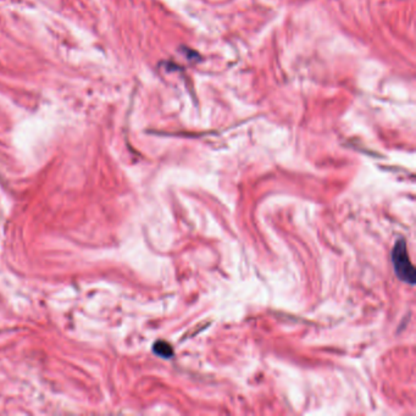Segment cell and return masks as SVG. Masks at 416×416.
I'll return each mask as SVG.
<instances>
[{
    "mask_svg": "<svg viewBox=\"0 0 416 416\" xmlns=\"http://www.w3.org/2000/svg\"><path fill=\"white\" fill-rule=\"evenodd\" d=\"M153 352L158 357L163 358V359H170L173 357V348L171 347L167 342L165 341H158L154 343L153 345Z\"/></svg>",
    "mask_w": 416,
    "mask_h": 416,
    "instance_id": "2",
    "label": "cell"
},
{
    "mask_svg": "<svg viewBox=\"0 0 416 416\" xmlns=\"http://www.w3.org/2000/svg\"><path fill=\"white\" fill-rule=\"evenodd\" d=\"M392 262L397 277L403 282L414 286L416 272L410 261V258H409L408 248H406V244L403 239H399L398 242H396L395 247H393Z\"/></svg>",
    "mask_w": 416,
    "mask_h": 416,
    "instance_id": "1",
    "label": "cell"
}]
</instances>
